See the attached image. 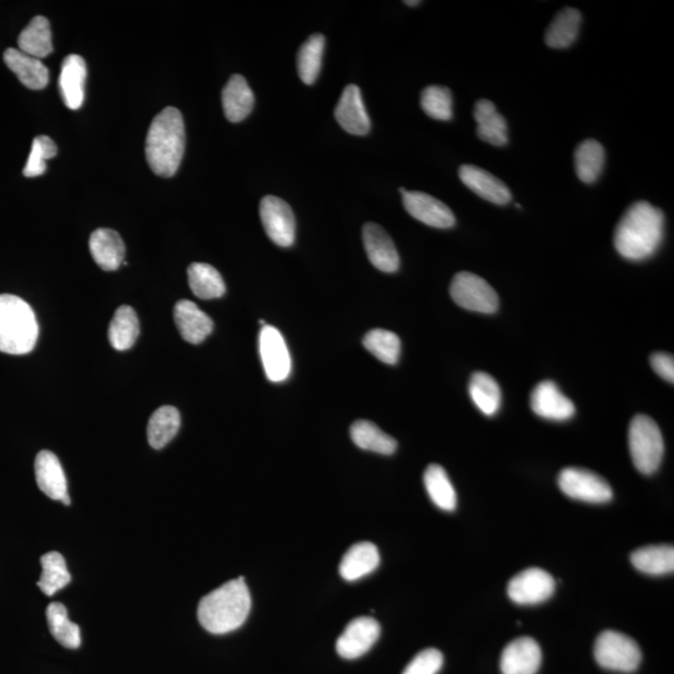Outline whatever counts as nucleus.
Here are the masks:
<instances>
[{
	"instance_id": "nucleus-36",
	"label": "nucleus",
	"mask_w": 674,
	"mask_h": 674,
	"mask_svg": "<svg viewBox=\"0 0 674 674\" xmlns=\"http://www.w3.org/2000/svg\"><path fill=\"white\" fill-rule=\"evenodd\" d=\"M427 494L434 504L444 511H454L457 505V496L449 476L444 467L430 465L424 475Z\"/></svg>"
},
{
	"instance_id": "nucleus-28",
	"label": "nucleus",
	"mask_w": 674,
	"mask_h": 674,
	"mask_svg": "<svg viewBox=\"0 0 674 674\" xmlns=\"http://www.w3.org/2000/svg\"><path fill=\"white\" fill-rule=\"evenodd\" d=\"M582 15L575 8L561 10L552 20L548 27L545 40L548 47L553 49H565L576 42L580 33Z\"/></svg>"
},
{
	"instance_id": "nucleus-20",
	"label": "nucleus",
	"mask_w": 674,
	"mask_h": 674,
	"mask_svg": "<svg viewBox=\"0 0 674 674\" xmlns=\"http://www.w3.org/2000/svg\"><path fill=\"white\" fill-rule=\"evenodd\" d=\"M174 320L181 337L189 344H201L214 329L213 320L189 300L175 305Z\"/></svg>"
},
{
	"instance_id": "nucleus-5",
	"label": "nucleus",
	"mask_w": 674,
	"mask_h": 674,
	"mask_svg": "<svg viewBox=\"0 0 674 674\" xmlns=\"http://www.w3.org/2000/svg\"><path fill=\"white\" fill-rule=\"evenodd\" d=\"M628 445L633 464L643 475H652L660 467L665 444L660 427L650 416L637 415L628 430Z\"/></svg>"
},
{
	"instance_id": "nucleus-35",
	"label": "nucleus",
	"mask_w": 674,
	"mask_h": 674,
	"mask_svg": "<svg viewBox=\"0 0 674 674\" xmlns=\"http://www.w3.org/2000/svg\"><path fill=\"white\" fill-rule=\"evenodd\" d=\"M605 155V149L596 140L588 139L578 145L575 152L578 179L585 184L595 183L605 165Z\"/></svg>"
},
{
	"instance_id": "nucleus-34",
	"label": "nucleus",
	"mask_w": 674,
	"mask_h": 674,
	"mask_svg": "<svg viewBox=\"0 0 674 674\" xmlns=\"http://www.w3.org/2000/svg\"><path fill=\"white\" fill-rule=\"evenodd\" d=\"M180 414L173 406H162L150 417L148 441L155 450L163 449L180 429Z\"/></svg>"
},
{
	"instance_id": "nucleus-10",
	"label": "nucleus",
	"mask_w": 674,
	"mask_h": 674,
	"mask_svg": "<svg viewBox=\"0 0 674 674\" xmlns=\"http://www.w3.org/2000/svg\"><path fill=\"white\" fill-rule=\"evenodd\" d=\"M556 582L542 568L532 567L518 573L508 583V597L518 605H538L555 592Z\"/></svg>"
},
{
	"instance_id": "nucleus-2",
	"label": "nucleus",
	"mask_w": 674,
	"mask_h": 674,
	"mask_svg": "<svg viewBox=\"0 0 674 674\" xmlns=\"http://www.w3.org/2000/svg\"><path fill=\"white\" fill-rule=\"evenodd\" d=\"M251 610V596L244 577L225 583L203 597L198 607L200 625L213 635L238 630Z\"/></svg>"
},
{
	"instance_id": "nucleus-23",
	"label": "nucleus",
	"mask_w": 674,
	"mask_h": 674,
	"mask_svg": "<svg viewBox=\"0 0 674 674\" xmlns=\"http://www.w3.org/2000/svg\"><path fill=\"white\" fill-rule=\"evenodd\" d=\"M4 62L17 75L24 87L32 90L47 87L49 70L42 63V60L30 57V55L20 52L19 49L9 48L5 50Z\"/></svg>"
},
{
	"instance_id": "nucleus-14",
	"label": "nucleus",
	"mask_w": 674,
	"mask_h": 674,
	"mask_svg": "<svg viewBox=\"0 0 674 674\" xmlns=\"http://www.w3.org/2000/svg\"><path fill=\"white\" fill-rule=\"evenodd\" d=\"M530 404L532 411L546 420L567 421L576 414L575 404L553 381L540 382L532 391Z\"/></svg>"
},
{
	"instance_id": "nucleus-29",
	"label": "nucleus",
	"mask_w": 674,
	"mask_h": 674,
	"mask_svg": "<svg viewBox=\"0 0 674 674\" xmlns=\"http://www.w3.org/2000/svg\"><path fill=\"white\" fill-rule=\"evenodd\" d=\"M352 441L361 450L376 452L380 455H392L397 449L394 437L385 434L374 422L359 420L350 429Z\"/></svg>"
},
{
	"instance_id": "nucleus-16",
	"label": "nucleus",
	"mask_w": 674,
	"mask_h": 674,
	"mask_svg": "<svg viewBox=\"0 0 674 674\" xmlns=\"http://www.w3.org/2000/svg\"><path fill=\"white\" fill-rule=\"evenodd\" d=\"M35 479L39 489L52 500L62 501L70 505L67 479L62 464L53 452L40 451L34 464Z\"/></svg>"
},
{
	"instance_id": "nucleus-26",
	"label": "nucleus",
	"mask_w": 674,
	"mask_h": 674,
	"mask_svg": "<svg viewBox=\"0 0 674 674\" xmlns=\"http://www.w3.org/2000/svg\"><path fill=\"white\" fill-rule=\"evenodd\" d=\"M475 119L477 123V137L482 142L504 147L508 142L506 119L497 112L495 104L490 100L482 99L476 103Z\"/></svg>"
},
{
	"instance_id": "nucleus-9",
	"label": "nucleus",
	"mask_w": 674,
	"mask_h": 674,
	"mask_svg": "<svg viewBox=\"0 0 674 674\" xmlns=\"http://www.w3.org/2000/svg\"><path fill=\"white\" fill-rule=\"evenodd\" d=\"M260 218L269 238L276 245L288 248L294 244L296 221L290 205L278 196H265L260 203Z\"/></svg>"
},
{
	"instance_id": "nucleus-18",
	"label": "nucleus",
	"mask_w": 674,
	"mask_h": 674,
	"mask_svg": "<svg viewBox=\"0 0 674 674\" xmlns=\"http://www.w3.org/2000/svg\"><path fill=\"white\" fill-rule=\"evenodd\" d=\"M542 652L531 637H520L508 645L501 656L502 674H536L540 670Z\"/></svg>"
},
{
	"instance_id": "nucleus-4",
	"label": "nucleus",
	"mask_w": 674,
	"mask_h": 674,
	"mask_svg": "<svg viewBox=\"0 0 674 674\" xmlns=\"http://www.w3.org/2000/svg\"><path fill=\"white\" fill-rule=\"evenodd\" d=\"M39 328L32 308L15 295H0V352L25 355L37 345Z\"/></svg>"
},
{
	"instance_id": "nucleus-7",
	"label": "nucleus",
	"mask_w": 674,
	"mask_h": 674,
	"mask_svg": "<svg viewBox=\"0 0 674 674\" xmlns=\"http://www.w3.org/2000/svg\"><path fill=\"white\" fill-rule=\"evenodd\" d=\"M452 300L462 309L481 314H494L499 309V296L481 276L467 273L455 275L450 286Z\"/></svg>"
},
{
	"instance_id": "nucleus-40",
	"label": "nucleus",
	"mask_w": 674,
	"mask_h": 674,
	"mask_svg": "<svg viewBox=\"0 0 674 674\" xmlns=\"http://www.w3.org/2000/svg\"><path fill=\"white\" fill-rule=\"evenodd\" d=\"M364 346L377 360L387 365H396L401 354L400 337L389 330H371L364 337Z\"/></svg>"
},
{
	"instance_id": "nucleus-6",
	"label": "nucleus",
	"mask_w": 674,
	"mask_h": 674,
	"mask_svg": "<svg viewBox=\"0 0 674 674\" xmlns=\"http://www.w3.org/2000/svg\"><path fill=\"white\" fill-rule=\"evenodd\" d=\"M595 658L598 665L606 670L630 673L640 666L642 653L631 637L620 632L606 631L597 638Z\"/></svg>"
},
{
	"instance_id": "nucleus-38",
	"label": "nucleus",
	"mask_w": 674,
	"mask_h": 674,
	"mask_svg": "<svg viewBox=\"0 0 674 674\" xmlns=\"http://www.w3.org/2000/svg\"><path fill=\"white\" fill-rule=\"evenodd\" d=\"M325 50L323 34H314L306 40L298 54V72L305 84L311 85L318 79Z\"/></svg>"
},
{
	"instance_id": "nucleus-22",
	"label": "nucleus",
	"mask_w": 674,
	"mask_h": 674,
	"mask_svg": "<svg viewBox=\"0 0 674 674\" xmlns=\"http://www.w3.org/2000/svg\"><path fill=\"white\" fill-rule=\"evenodd\" d=\"M89 249L95 263L105 271L118 270L124 263V241L112 229L95 230L90 236Z\"/></svg>"
},
{
	"instance_id": "nucleus-31",
	"label": "nucleus",
	"mask_w": 674,
	"mask_h": 674,
	"mask_svg": "<svg viewBox=\"0 0 674 674\" xmlns=\"http://www.w3.org/2000/svg\"><path fill=\"white\" fill-rule=\"evenodd\" d=\"M469 394L477 409L486 416H494L501 407V389L497 381L486 372L471 376Z\"/></svg>"
},
{
	"instance_id": "nucleus-11",
	"label": "nucleus",
	"mask_w": 674,
	"mask_h": 674,
	"mask_svg": "<svg viewBox=\"0 0 674 674\" xmlns=\"http://www.w3.org/2000/svg\"><path fill=\"white\" fill-rule=\"evenodd\" d=\"M259 351L266 377L273 382L288 379L291 371V359L283 335L273 326L265 325L260 331Z\"/></svg>"
},
{
	"instance_id": "nucleus-1",
	"label": "nucleus",
	"mask_w": 674,
	"mask_h": 674,
	"mask_svg": "<svg viewBox=\"0 0 674 674\" xmlns=\"http://www.w3.org/2000/svg\"><path fill=\"white\" fill-rule=\"evenodd\" d=\"M665 233V215L647 201L627 209L615 231L617 253L627 260L642 261L656 254Z\"/></svg>"
},
{
	"instance_id": "nucleus-30",
	"label": "nucleus",
	"mask_w": 674,
	"mask_h": 674,
	"mask_svg": "<svg viewBox=\"0 0 674 674\" xmlns=\"http://www.w3.org/2000/svg\"><path fill=\"white\" fill-rule=\"evenodd\" d=\"M632 565L646 575L662 576L674 571V550L670 545L638 548L631 555Z\"/></svg>"
},
{
	"instance_id": "nucleus-37",
	"label": "nucleus",
	"mask_w": 674,
	"mask_h": 674,
	"mask_svg": "<svg viewBox=\"0 0 674 674\" xmlns=\"http://www.w3.org/2000/svg\"><path fill=\"white\" fill-rule=\"evenodd\" d=\"M47 620L50 633L60 645L75 650L82 643L80 628L69 620L67 608L62 603H50L47 608Z\"/></svg>"
},
{
	"instance_id": "nucleus-32",
	"label": "nucleus",
	"mask_w": 674,
	"mask_h": 674,
	"mask_svg": "<svg viewBox=\"0 0 674 674\" xmlns=\"http://www.w3.org/2000/svg\"><path fill=\"white\" fill-rule=\"evenodd\" d=\"M139 333L140 324L135 310L128 305L120 306L109 326L110 344L118 351L129 350L137 341Z\"/></svg>"
},
{
	"instance_id": "nucleus-41",
	"label": "nucleus",
	"mask_w": 674,
	"mask_h": 674,
	"mask_svg": "<svg viewBox=\"0 0 674 674\" xmlns=\"http://www.w3.org/2000/svg\"><path fill=\"white\" fill-rule=\"evenodd\" d=\"M421 107L430 118L449 122L452 119L451 90L440 85H431L421 94Z\"/></svg>"
},
{
	"instance_id": "nucleus-44",
	"label": "nucleus",
	"mask_w": 674,
	"mask_h": 674,
	"mask_svg": "<svg viewBox=\"0 0 674 674\" xmlns=\"http://www.w3.org/2000/svg\"><path fill=\"white\" fill-rule=\"evenodd\" d=\"M651 365L658 376L673 384L674 382V359L670 354L657 352L651 356Z\"/></svg>"
},
{
	"instance_id": "nucleus-27",
	"label": "nucleus",
	"mask_w": 674,
	"mask_h": 674,
	"mask_svg": "<svg viewBox=\"0 0 674 674\" xmlns=\"http://www.w3.org/2000/svg\"><path fill=\"white\" fill-rule=\"evenodd\" d=\"M18 45L20 52L39 60L52 54V29H50L49 20L40 15L30 20L19 35Z\"/></svg>"
},
{
	"instance_id": "nucleus-12",
	"label": "nucleus",
	"mask_w": 674,
	"mask_h": 674,
	"mask_svg": "<svg viewBox=\"0 0 674 674\" xmlns=\"http://www.w3.org/2000/svg\"><path fill=\"white\" fill-rule=\"evenodd\" d=\"M380 632L379 622L375 618H355L337 638L336 652L345 660H356L371 650L379 640Z\"/></svg>"
},
{
	"instance_id": "nucleus-24",
	"label": "nucleus",
	"mask_w": 674,
	"mask_h": 674,
	"mask_svg": "<svg viewBox=\"0 0 674 674\" xmlns=\"http://www.w3.org/2000/svg\"><path fill=\"white\" fill-rule=\"evenodd\" d=\"M379 565L380 553L374 543H356L342 557L340 575L349 582L361 580L374 572Z\"/></svg>"
},
{
	"instance_id": "nucleus-43",
	"label": "nucleus",
	"mask_w": 674,
	"mask_h": 674,
	"mask_svg": "<svg viewBox=\"0 0 674 674\" xmlns=\"http://www.w3.org/2000/svg\"><path fill=\"white\" fill-rule=\"evenodd\" d=\"M444 665V656L436 648H427L409 663L402 674H437Z\"/></svg>"
},
{
	"instance_id": "nucleus-45",
	"label": "nucleus",
	"mask_w": 674,
	"mask_h": 674,
	"mask_svg": "<svg viewBox=\"0 0 674 674\" xmlns=\"http://www.w3.org/2000/svg\"><path fill=\"white\" fill-rule=\"evenodd\" d=\"M405 4L410 5V7H415V5L421 4L419 0H416V2H405Z\"/></svg>"
},
{
	"instance_id": "nucleus-39",
	"label": "nucleus",
	"mask_w": 674,
	"mask_h": 674,
	"mask_svg": "<svg viewBox=\"0 0 674 674\" xmlns=\"http://www.w3.org/2000/svg\"><path fill=\"white\" fill-rule=\"evenodd\" d=\"M72 581L64 557L58 552H49L42 557V576L38 581L40 590L47 596L62 590Z\"/></svg>"
},
{
	"instance_id": "nucleus-25",
	"label": "nucleus",
	"mask_w": 674,
	"mask_h": 674,
	"mask_svg": "<svg viewBox=\"0 0 674 674\" xmlns=\"http://www.w3.org/2000/svg\"><path fill=\"white\" fill-rule=\"evenodd\" d=\"M255 98L243 75L235 74L223 90V108L231 123L243 122L253 112Z\"/></svg>"
},
{
	"instance_id": "nucleus-17",
	"label": "nucleus",
	"mask_w": 674,
	"mask_h": 674,
	"mask_svg": "<svg viewBox=\"0 0 674 674\" xmlns=\"http://www.w3.org/2000/svg\"><path fill=\"white\" fill-rule=\"evenodd\" d=\"M335 118L347 133L366 135L370 132L369 114L366 112L361 90L357 85L350 84L344 89L336 105Z\"/></svg>"
},
{
	"instance_id": "nucleus-21",
	"label": "nucleus",
	"mask_w": 674,
	"mask_h": 674,
	"mask_svg": "<svg viewBox=\"0 0 674 674\" xmlns=\"http://www.w3.org/2000/svg\"><path fill=\"white\" fill-rule=\"evenodd\" d=\"M87 80V64L78 54H70L64 59L59 77V89L64 104L69 109L78 110L84 102V85Z\"/></svg>"
},
{
	"instance_id": "nucleus-13",
	"label": "nucleus",
	"mask_w": 674,
	"mask_h": 674,
	"mask_svg": "<svg viewBox=\"0 0 674 674\" xmlns=\"http://www.w3.org/2000/svg\"><path fill=\"white\" fill-rule=\"evenodd\" d=\"M404 206L412 218L436 229H450L456 224L452 210L439 199L421 191H405L402 194Z\"/></svg>"
},
{
	"instance_id": "nucleus-42",
	"label": "nucleus",
	"mask_w": 674,
	"mask_h": 674,
	"mask_svg": "<svg viewBox=\"0 0 674 674\" xmlns=\"http://www.w3.org/2000/svg\"><path fill=\"white\" fill-rule=\"evenodd\" d=\"M57 145L47 135H40L33 140L32 150H30L27 165L24 168V175L27 178H35L47 171V162L57 155Z\"/></svg>"
},
{
	"instance_id": "nucleus-33",
	"label": "nucleus",
	"mask_w": 674,
	"mask_h": 674,
	"mask_svg": "<svg viewBox=\"0 0 674 674\" xmlns=\"http://www.w3.org/2000/svg\"><path fill=\"white\" fill-rule=\"evenodd\" d=\"M188 280L191 291L199 299H218L225 294L226 286L223 278L219 271L209 264H191L188 269Z\"/></svg>"
},
{
	"instance_id": "nucleus-19",
	"label": "nucleus",
	"mask_w": 674,
	"mask_h": 674,
	"mask_svg": "<svg viewBox=\"0 0 674 674\" xmlns=\"http://www.w3.org/2000/svg\"><path fill=\"white\" fill-rule=\"evenodd\" d=\"M462 183L474 191L480 198L496 205H506L512 200L510 189L504 181L496 178L494 174L476 165H462L459 170Z\"/></svg>"
},
{
	"instance_id": "nucleus-15",
	"label": "nucleus",
	"mask_w": 674,
	"mask_h": 674,
	"mask_svg": "<svg viewBox=\"0 0 674 674\" xmlns=\"http://www.w3.org/2000/svg\"><path fill=\"white\" fill-rule=\"evenodd\" d=\"M362 239L371 264L382 273H396L400 268V256L394 241L380 225L369 223L362 230Z\"/></svg>"
},
{
	"instance_id": "nucleus-3",
	"label": "nucleus",
	"mask_w": 674,
	"mask_h": 674,
	"mask_svg": "<svg viewBox=\"0 0 674 674\" xmlns=\"http://www.w3.org/2000/svg\"><path fill=\"white\" fill-rule=\"evenodd\" d=\"M185 125L178 109L162 110L150 124L145 155L155 174L170 178L178 171L185 152Z\"/></svg>"
},
{
	"instance_id": "nucleus-8",
	"label": "nucleus",
	"mask_w": 674,
	"mask_h": 674,
	"mask_svg": "<svg viewBox=\"0 0 674 674\" xmlns=\"http://www.w3.org/2000/svg\"><path fill=\"white\" fill-rule=\"evenodd\" d=\"M561 491L573 500L605 504L612 500L610 484L595 472L577 467H567L558 476Z\"/></svg>"
}]
</instances>
